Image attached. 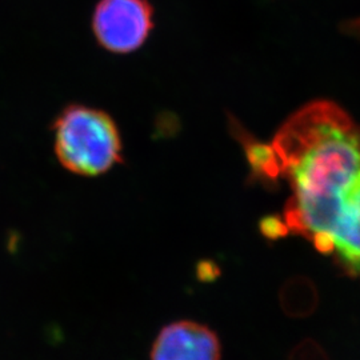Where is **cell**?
Masks as SVG:
<instances>
[{"mask_svg":"<svg viewBox=\"0 0 360 360\" xmlns=\"http://www.w3.org/2000/svg\"><path fill=\"white\" fill-rule=\"evenodd\" d=\"M221 345L210 327L193 321L165 326L151 348V360H220Z\"/></svg>","mask_w":360,"mask_h":360,"instance_id":"4","label":"cell"},{"mask_svg":"<svg viewBox=\"0 0 360 360\" xmlns=\"http://www.w3.org/2000/svg\"><path fill=\"white\" fill-rule=\"evenodd\" d=\"M281 304L288 316H309L318 307L316 290L307 281H292L282 290Z\"/></svg>","mask_w":360,"mask_h":360,"instance_id":"5","label":"cell"},{"mask_svg":"<svg viewBox=\"0 0 360 360\" xmlns=\"http://www.w3.org/2000/svg\"><path fill=\"white\" fill-rule=\"evenodd\" d=\"M53 127L56 156L68 171L98 176L120 162V134L112 117L103 111L71 105Z\"/></svg>","mask_w":360,"mask_h":360,"instance_id":"2","label":"cell"},{"mask_svg":"<svg viewBox=\"0 0 360 360\" xmlns=\"http://www.w3.org/2000/svg\"><path fill=\"white\" fill-rule=\"evenodd\" d=\"M288 360H330L322 346L312 340L304 339L297 343L288 355Z\"/></svg>","mask_w":360,"mask_h":360,"instance_id":"6","label":"cell"},{"mask_svg":"<svg viewBox=\"0 0 360 360\" xmlns=\"http://www.w3.org/2000/svg\"><path fill=\"white\" fill-rule=\"evenodd\" d=\"M94 34L108 51L138 50L153 28V8L147 0H101L92 18Z\"/></svg>","mask_w":360,"mask_h":360,"instance_id":"3","label":"cell"},{"mask_svg":"<svg viewBox=\"0 0 360 360\" xmlns=\"http://www.w3.org/2000/svg\"><path fill=\"white\" fill-rule=\"evenodd\" d=\"M271 148L291 196L283 220H266V235L303 236L360 278L359 124L339 105L316 101L284 123Z\"/></svg>","mask_w":360,"mask_h":360,"instance_id":"1","label":"cell"}]
</instances>
